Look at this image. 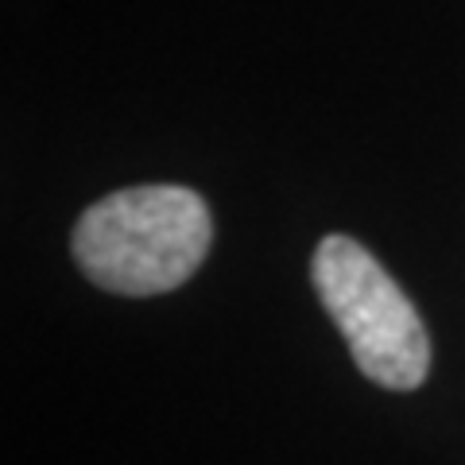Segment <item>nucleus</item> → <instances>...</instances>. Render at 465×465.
Returning a JSON list of instances; mask_svg holds the SVG:
<instances>
[{
    "label": "nucleus",
    "mask_w": 465,
    "mask_h": 465,
    "mask_svg": "<svg viewBox=\"0 0 465 465\" xmlns=\"http://www.w3.org/2000/svg\"><path fill=\"white\" fill-rule=\"evenodd\" d=\"M210 210L186 186H128L94 202L74 225V260L113 295L183 287L210 252Z\"/></svg>",
    "instance_id": "obj_1"
},
{
    "label": "nucleus",
    "mask_w": 465,
    "mask_h": 465,
    "mask_svg": "<svg viewBox=\"0 0 465 465\" xmlns=\"http://www.w3.org/2000/svg\"><path fill=\"white\" fill-rule=\"evenodd\" d=\"M311 280L326 314L372 384L411 391L427 381L430 341L400 283L353 237L333 232L314 249Z\"/></svg>",
    "instance_id": "obj_2"
}]
</instances>
